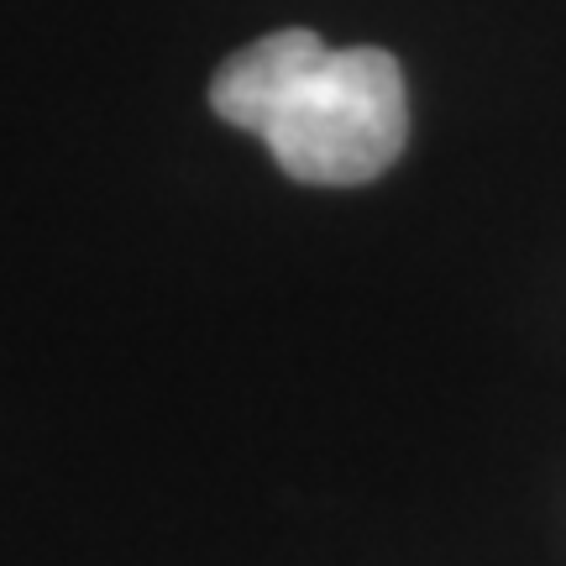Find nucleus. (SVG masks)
Listing matches in <instances>:
<instances>
[{"mask_svg": "<svg viewBox=\"0 0 566 566\" xmlns=\"http://www.w3.org/2000/svg\"><path fill=\"white\" fill-rule=\"evenodd\" d=\"M210 105L226 126L258 132L300 184H367L405 153L409 105L399 59L384 48H331L310 27L247 42L216 69Z\"/></svg>", "mask_w": 566, "mask_h": 566, "instance_id": "nucleus-1", "label": "nucleus"}]
</instances>
